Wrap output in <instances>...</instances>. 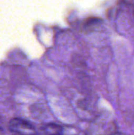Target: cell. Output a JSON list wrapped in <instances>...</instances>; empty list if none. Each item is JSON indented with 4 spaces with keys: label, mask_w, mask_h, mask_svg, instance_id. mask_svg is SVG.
Masks as SVG:
<instances>
[{
    "label": "cell",
    "mask_w": 134,
    "mask_h": 135,
    "mask_svg": "<svg viewBox=\"0 0 134 135\" xmlns=\"http://www.w3.org/2000/svg\"><path fill=\"white\" fill-rule=\"evenodd\" d=\"M11 135H36L34 127L21 119H13L9 123Z\"/></svg>",
    "instance_id": "1"
},
{
    "label": "cell",
    "mask_w": 134,
    "mask_h": 135,
    "mask_svg": "<svg viewBox=\"0 0 134 135\" xmlns=\"http://www.w3.org/2000/svg\"><path fill=\"white\" fill-rule=\"evenodd\" d=\"M44 135H62V128L54 123L47 124L43 128Z\"/></svg>",
    "instance_id": "2"
},
{
    "label": "cell",
    "mask_w": 134,
    "mask_h": 135,
    "mask_svg": "<svg viewBox=\"0 0 134 135\" xmlns=\"http://www.w3.org/2000/svg\"><path fill=\"white\" fill-rule=\"evenodd\" d=\"M2 132H3V131H2V128L0 127V135H1V134H2Z\"/></svg>",
    "instance_id": "3"
}]
</instances>
